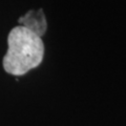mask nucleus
Listing matches in <instances>:
<instances>
[{
  "instance_id": "f257e3e1",
  "label": "nucleus",
  "mask_w": 126,
  "mask_h": 126,
  "mask_svg": "<svg viewBox=\"0 0 126 126\" xmlns=\"http://www.w3.org/2000/svg\"><path fill=\"white\" fill-rule=\"evenodd\" d=\"M7 53L2 64L6 73L15 76L36 68L44 57V44L41 37L26 27L19 25L10 32L7 37Z\"/></svg>"
},
{
  "instance_id": "f03ea898",
  "label": "nucleus",
  "mask_w": 126,
  "mask_h": 126,
  "mask_svg": "<svg viewBox=\"0 0 126 126\" xmlns=\"http://www.w3.org/2000/svg\"><path fill=\"white\" fill-rule=\"evenodd\" d=\"M19 23H21L22 26L26 27L27 30L33 32L37 36L42 37L46 32V19L43 14V10L40 9L38 11H30L23 16L19 18Z\"/></svg>"
}]
</instances>
